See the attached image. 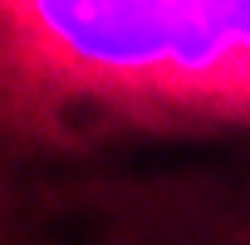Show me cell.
<instances>
[{"label": "cell", "instance_id": "cell-1", "mask_svg": "<svg viewBox=\"0 0 250 245\" xmlns=\"http://www.w3.org/2000/svg\"><path fill=\"white\" fill-rule=\"evenodd\" d=\"M0 245H250V0H0Z\"/></svg>", "mask_w": 250, "mask_h": 245}]
</instances>
